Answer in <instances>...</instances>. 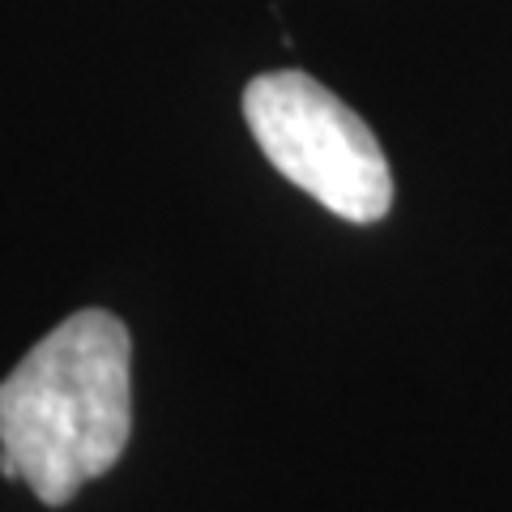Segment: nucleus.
Instances as JSON below:
<instances>
[{"instance_id": "f257e3e1", "label": "nucleus", "mask_w": 512, "mask_h": 512, "mask_svg": "<svg viewBox=\"0 0 512 512\" xmlns=\"http://www.w3.org/2000/svg\"><path fill=\"white\" fill-rule=\"evenodd\" d=\"M133 436V338L124 320L82 308L0 380V448L47 508L103 478Z\"/></svg>"}, {"instance_id": "f03ea898", "label": "nucleus", "mask_w": 512, "mask_h": 512, "mask_svg": "<svg viewBox=\"0 0 512 512\" xmlns=\"http://www.w3.org/2000/svg\"><path fill=\"white\" fill-rule=\"evenodd\" d=\"M244 120L261 154L295 188L346 222H380L393 205V171L376 133L338 94L299 69L252 77Z\"/></svg>"}]
</instances>
